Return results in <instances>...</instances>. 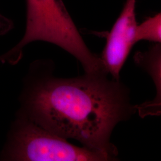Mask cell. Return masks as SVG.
<instances>
[{
    "label": "cell",
    "mask_w": 161,
    "mask_h": 161,
    "mask_svg": "<svg viewBox=\"0 0 161 161\" xmlns=\"http://www.w3.org/2000/svg\"><path fill=\"white\" fill-rule=\"evenodd\" d=\"M3 20H4V17H3L1 14H0V23H1Z\"/></svg>",
    "instance_id": "cell-7"
},
{
    "label": "cell",
    "mask_w": 161,
    "mask_h": 161,
    "mask_svg": "<svg viewBox=\"0 0 161 161\" xmlns=\"http://www.w3.org/2000/svg\"><path fill=\"white\" fill-rule=\"evenodd\" d=\"M7 157L15 161H112L102 153L71 144L26 117L17 128Z\"/></svg>",
    "instance_id": "cell-3"
},
{
    "label": "cell",
    "mask_w": 161,
    "mask_h": 161,
    "mask_svg": "<svg viewBox=\"0 0 161 161\" xmlns=\"http://www.w3.org/2000/svg\"><path fill=\"white\" fill-rule=\"evenodd\" d=\"M43 41L75 57L86 74L105 72L102 60L86 46L62 0H27L25 34L16 46L0 58L15 62L28 44Z\"/></svg>",
    "instance_id": "cell-2"
},
{
    "label": "cell",
    "mask_w": 161,
    "mask_h": 161,
    "mask_svg": "<svg viewBox=\"0 0 161 161\" xmlns=\"http://www.w3.org/2000/svg\"><path fill=\"white\" fill-rule=\"evenodd\" d=\"M136 41H149L155 43L161 42V14L159 13L152 17H148L136 29Z\"/></svg>",
    "instance_id": "cell-6"
},
{
    "label": "cell",
    "mask_w": 161,
    "mask_h": 161,
    "mask_svg": "<svg viewBox=\"0 0 161 161\" xmlns=\"http://www.w3.org/2000/svg\"><path fill=\"white\" fill-rule=\"evenodd\" d=\"M137 0H126L120 15L106 35V42L100 57L111 78L119 80L121 69L136 41Z\"/></svg>",
    "instance_id": "cell-4"
},
{
    "label": "cell",
    "mask_w": 161,
    "mask_h": 161,
    "mask_svg": "<svg viewBox=\"0 0 161 161\" xmlns=\"http://www.w3.org/2000/svg\"><path fill=\"white\" fill-rule=\"evenodd\" d=\"M107 73L74 78L47 75L37 80L26 100V118L58 136L116 161L112 134L121 122L137 112L130 90Z\"/></svg>",
    "instance_id": "cell-1"
},
{
    "label": "cell",
    "mask_w": 161,
    "mask_h": 161,
    "mask_svg": "<svg viewBox=\"0 0 161 161\" xmlns=\"http://www.w3.org/2000/svg\"><path fill=\"white\" fill-rule=\"evenodd\" d=\"M134 62L149 74L155 84L156 97L150 102L136 106L137 111L142 117L161 114V46L155 43L144 52H138L134 55Z\"/></svg>",
    "instance_id": "cell-5"
}]
</instances>
